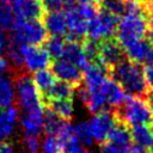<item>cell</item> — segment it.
Here are the masks:
<instances>
[{
    "label": "cell",
    "instance_id": "obj_36",
    "mask_svg": "<svg viewBox=\"0 0 153 153\" xmlns=\"http://www.w3.org/2000/svg\"><path fill=\"white\" fill-rule=\"evenodd\" d=\"M5 45H6V37H5V35H4L2 29L0 27V57H1V54H2V51H4Z\"/></svg>",
    "mask_w": 153,
    "mask_h": 153
},
{
    "label": "cell",
    "instance_id": "obj_23",
    "mask_svg": "<svg viewBox=\"0 0 153 153\" xmlns=\"http://www.w3.org/2000/svg\"><path fill=\"white\" fill-rule=\"evenodd\" d=\"M14 12L7 0H0V27L10 30L16 22Z\"/></svg>",
    "mask_w": 153,
    "mask_h": 153
},
{
    "label": "cell",
    "instance_id": "obj_40",
    "mask_svg": "<svg viewBox=\"0 0 153 153\" xmlns=\"http://www.w3.org/2000/svg\"><path fill=\"white\" fill-rule=\"evenodd\" d=\"M126 1H137V2H145L146 0H126Z\"/></svg>",
    "mask_w": 153,
    "mask_h": 153
},
{
    "label": "cell",
    "instance_id": "obj_12",
    "mask_svg": "<svg viewBox=\"0 0 153 153\" xmlns=\"http://www.w3.org/2000/svg\"><path fill=\"white\" fill-rule=\"evenodd\" d=\"M108 141L111 142L112 145H115L116 147L121 148L122 151H126L133 143L131 128L117 117L116 124L112 128V130H111V133L109 135Z\"/></svg>",
    "mask_w": 153,
    "mask_h": 153
},
{
    "label": "cell",
    "instance_id": "obj_2",
    "mask_svg": "<svg viewBox=\"0 0 153 153\" xmlns=\"http://www.w3.org/2000/svg\"><path fill=\"white\" fill-rule=\"evenodd\" d=\"M110 78L121 86L128 97L145 99L149 91L145 80L142 66L128 59L110 69Z\"/></svg>",
    "mask_w": 153,
    "mask_h": 153
},
{
    "label": "cell",
    "instance_id": "obj_16",
    "mask_svg": "<svg viewBox=\"0 0 153 153\" xmlns=\"http://www.w3.org/2000/svg\"><path fill=\"white\" fill-rule=\"evenodd\" d=\"M32 80L35 82V86H36L38 93H39L41 100H43L47 97L49 91L53 88V86L57 81L56 76L49 69H42V71L36 72L32 76Z\"/></svg>",
    "mask_w": 153,
    "mask_h": 153
},
{
    "label": "cell",
    "instance_id": "obj_35",
    "mask_svg": "<svg viewBox=\"0 0 153 153\" xmlns=\"http://www.w3.org/2000/svg\"><path fill=\"white\" fill-rule=\"evenodd\" d=\"M145 62H146V66H153V43H152V42H151L149 49H148V51H147Z\"/></svg>",
    "mask_w": 153,
    "mask_h": 153
},
{
    "label": "cell",
    "instance_id": "obj_32",
    "mask_svg": "<svg viewBox=\"0 0 153 153\" xmlns=\"http://www.w3.org/2000/svg\"><path fill=\"white\" fill-rule=\"evenodd\" d=\"M143 75L148 90H153V66H146L143 68Z\"/></svg>",
    "mask_w": 153,
    "mask_h": 153
},
{
    "label": "cell",
    "instance_id": "obj_15",
    "mask_svg": "<svg viewBox=\"0 0 153 153\" xmlns=\"http://www.w3.org/2000/svg\"><path fill=\"white\" fill-rule=\"evenodd\" d=\"M43 25L51 36L62 37L67 35V23L63 12H49L43 17Z\"/></svg>",
    "mask_w": 153,
    "mask_h": 153
},
{
    "label": "cell",
    "instance_id": "obj_9",
    "mask_svg": "<svg viewBox=\"0 0 153 153\" xmlns=\"http://www.w3.org/2000/svg\"><path fill=\"white\" fill-rule=\"evenodd\" d=\"M50 66H51V72L57 80L67 82L72 85L74 88L79 87L82 84V80H84L82 71L78 68L75 65L63 59H57V60H54L50 63Z\"/></svg>",
    "mask_w": 153,
    "mask_h": 153
},
{
    "label": "cell",
    "instance_id": "obj_11",
    "mask_svg": "<svg viewBox=\"0 0 153 153\" xmlns=\"http://www.w3.org/2000/svg\"><path fill=\"white\" fill-rule=\"evenodd\" d=\"M23 60L24 67L27 72H38L42 69H47V67L51 63L50 56L44 48L39 47H23Z\"/></svg>",
    "mask_w": 153,
    "mask_h": 153
},
{
    "label": "cell",
    "instance_id": "obj_19",
    "mask_svg": "<svg viewBox=\"0 0 153 153\" xmlns=\"http://www.w3.org/2000/svg\"><path fill=\"white\" fill-rule=\"evenodd\" d=\"M131 136H133V142H135L136 145L143 148H148L153 141V124L133 127Z\"/></svg>",
    "mask_w": 153,
    "mask_h": 153
},
{
    "label": "cell",
    "instance_id": "obj_33",
    "mask_svg": "<svg viewBox=\"0 0 153 153\" xmlns=\"http://www.w3.org/2000/svg\"><path fill=\"white\" fill-rule=\"evenodd\" d=\"M147 23H148V35H147V38L149 39V42L153 43V10L148 14Z\"/></svg>",
    "mask_w": 153,
    "mask_h": 153
},
{
    "label": "cell",
    "instance_id": "obj_34",
    "mask_svg": "<svg viewBox=\"0 0 153 153\" xmlns=\"http://www.w3.org/2000/svg\"><path fill=\"white\" fill-rule=\"evenodd\" d=\"M124 153H147V151H146V148H143V147H141V146H139L136 143H131L124 151Z\"/></svg>",
    "mask_w": 153,
    "mask_h": 153
},
{
    "label": "cell",
    "instance_id": "obj_6",
    "mask_svg": "<svg viewBox=\"0 0 153 153\" xmlns=\"http://www.w3.org/2000/svg\"><path fill=\"white\" fill-rule=\"evenodd\" d=\"M120 18L99 10L97 16L88 23L87 37L93 41H102L105 38L115 37L118 27Z\"/></svg>",
    "mask_w": 153,
    "mask_h": 153
},
{
    "label": "cell",
    "instance_id": "obj_27",
    "mask_svg": "<svg viewBox=\"0 0 153 153\" xmlns=\"http://www.w3.org/2000/svg\"><path fill=\"white\" fill-rule=\"evenodd\" d=\"M62 153H90L87 149L80 147L79 142H78V139L75 137V135L69 139L65 145H63V148H62Z\"/></svg>",
    "mask_w": 153,
    "mask_h": 153
},
{
    "label": "cell",
    "instance_id": "obj_29",
    "mask_svg": "<svg viewBox=\"0 0 153 153\" xmlns=\"http://www.w3.org/2000/svg\"><path fill=\"white\" fill-rule=\"evenodd\" d=\"M41 4L45 13L61 12V10L65 7V0H41Z\"/></svg>",
    "mask_w": 153,
    "mask_h": 153
},
{
    "label": "cell",
    "instance_id": "obj_20",
    "mask_svg": "<svg viewBox=\"0 0 153 153\" xmlns=\"http://www.w3.org/2000/svg\"><path fill=\"white\" fill-rule=\"evenodd\" d=\"M14 100V90L10 78L0 74V109H7L12 106Z\"/></svg>",
    "mask_w": 153,
    "mask_h": 153
},
{
    "label": "cell",
    "instance_id": "obj_25",
    "mask_svg": "<svg viewBox=\"0 0 153 153\" xmlns=\"http://www.w3.org/2000/svg\"><path fill=\"white\" fill-rule=\"evenodd\" d=\"M62 143L54 136L47 135L42 143L43 153H62Z\"/></svg>",
    "mask_w": 153,
    "mask_h": 153
},
{
    "label": "cell",
    "instance_id": "obj_5",
    "mask_svg": "<svg viewBox=\"0 0 153 153\" xmlns=\"http://www.w3.org/2000/svg\"><path fill=\"white\" fill-rule=\"evenodd\" d=\"M114 111L116 116L130 128L143 124H153V111L145 99L127 97L124 104Z\"/></svg>",
    "mask_w": 153,
    "mask_h": 153
},
{
    "label": "cell",
    "instance_id": "obj_22",
    "mask_svg": "<svg viewBox=\"0 0 153 153\" xmlns=\"http://www.w3.org/2000/svg\"><path fill=\"white\" fill-rule=\"evenodd\" d=\"M98 8L118 18L121 16L123 17L127 13L126 0H100L98 4Z\"/></svg>",
    "mask_w": 153,
    "mask_h": 153
},
{
    "label": "cell",
    "instance_id": "obj_17",
    "mask_svg": "<svg viewBox=\"0 0 153 153\" xmlns=\"http://www.w3.org/2000/svg\"><path fill=\"white\" fill-rule=\"evenodd\" d=\"M44 108L50 109L55 115L65 121H71L73 116V99H54L44 104Z\"/></svg>",
    "mask_w": 153,
    "mask_h": 153
},
{
    "label": "cell",
    "instance_id": "obj_38",
    "mask_svg": "<svg viewBox=\"0 0 153 153\" xmlns=\"http://www.w3.org/2000/svg\"><path fill=\"white\" fill-rule=\"evenodd\" d=\"M76 1L80 2V4H93L98 7V4H99L100 0H76Z\"/></svg>",
    "mask_w": 153,
    "mask_h": 153
},
{
    "label": "cell",
    "instance_id": "obj_13",
    "mask_svg": "<svg viewBox=\"0 0 153 153\" xmlns=\"http://www.w3.org/2000/svg\"><path fill=\"white\" fill-rule=\"evenodd\" d=\"M61 59L75 65L81 71H85L86 67L88 66V61L86 59V55H85V51L82 48V43H79V42L66 41Z\"/></svg>",
    "mask_w": 153,
    "mask_h": 153
},
{
    "label": "cell",
    "instance_id": "obj_28",
    "mask_svg": "<svg viewBox=\"0 0 153 153\" xmlns=\"http://www.w3.org/2000/svg\"><path fill=\"white\" fill-rule=\"evenodd\" d=\"M12 128H13V124L7 120L5 112L0 111V141H2L4 139L11 135Z\"/></svg>",
    "mask_w": 153,
    "mask_h": 153
},
{
    "label": "cell",
    "instance_id": "obj_4",
    "mask_svg": "<svg viewBox=\"0 0 153 153\" xmlns=\"http://www.w3.org/2000/svg\"><path fill=\"white\" fill-rule=\"evenodd\" d=\"M148 23L143 13H126L118 23L116 39L123 47L147 38Z\"/></svg>",
    "mask_w": 153,
    "mask_h": 153
},
{
    "label": "cell",
    "instance_id": "obj_7",
    "mask_svg": "<svg viewBox=\"0 0 153 153\" xmlns=\"http://www.w3.org/2000/svg\"><path fill=\"white\" fill-rule=\"evenodd\" d=\"M127 56L124 54V50L122 45L118 43L116 37L105 38L102 41H98V59L97 65H100L105 67L109 73L112 67H115L117 63L126 60Z\"/></svg>",
    "mask_w": 153,
    "mask_h": 153
},
{
    "label": "cell",
    "instance_id": "obj_18",
    "mask_svg": "<svg viewBox=\"0 0 153 153\" xmlns=\"http://www.w3.org/2000/svg\"><path fill=\"white\" fill-rule=\"evenodd\" d=\"M74 87L67 82L60 81L57 80L56 84L53 86V88L49 91V93L47 94V97L42 100L43 105L49 102V100H54V99H73V94H74Z\"/></svg>",
    "mask_w": 153,
    "mask_h": 153
},
{
    "label": "cell",
    "instance_id": "obj_26",
    "mask_svg": "<svg viewBox=\"0 0 153 153\" xmlns=\"http://www.w3.org/2000/svg\"><path fill=\"white\" fill-rule=\"evenodd\" d=\"M20 123H22V127H23L24 133H25V135H26V136L38 137V135H39L41 130L43 129V127H42V126H39V124H37V123L32 122V121H31L30 118H27L26 116L22 117Z\"/></svg>",
    "mask_w": 153,
    "mask_h": 153
},
{
    "label": "cell",
    "instance_id": "obj_30",
    "mask_svg": "<svg viewBox=\"0 0 153 153\" xmlns=\"http://www.w3.org/2000/svg\"><path fill=\"white\" fill-rule=\"evenodd\" d=\"M25 145L27 147V151L30 153H39V145H38V140L37 137H32V136H26L25 135Z\"/></svg>",
    "mask_w": 153,
    "mask_h": 153
},
{
    "label": "cell",
    "instance_id": "obj_24",
    "mask_svg": "<svg viewBox=\"0 0 153 153\" xmlns=\"http://www.w3.org/2000/svg\"><path fill=\"white\" fill-rule=\"evenodd\" d=\"M74 135L78 141L80 140L85 145H92L93 142V134L88 122H79L74 127Z\"/></svg>",
    "mask_w": 153,
    "mask_h": 153
},
{
    "label": "cell",
    "instance_id": "obj_3",
    "mask_svg": "<svg viewBox=\"0 0 153 153\" xmlns=\"http://www.w3.org/2000/svg\"><path fill=\"white\" fill-rule=\"evenodd\" d=\"M8 31V41L23 47H39L48 38V32L42 20H23L17 18Z\"/></svg>",
    "mask_w": 153,
    "mask_h": 153
},
{
    "label": "cell",
    "instance_id": "obj_31",
    "mask_svg": "<svg viewBox=\"0 0 153 153\" xmlns=\"http://www.w3.org/2000/svg\"><path fill=\"white\" fill-rule=\"evenodd\" d=\"M100 151H102V153H124V151L116 147L115 145H112L109 141L100 143Z\"/></svg>",
    "mask_w": 153,
    "mask_h": 153
},
{
    "label": "cell",
    "instance_id": "obj_37",
    "mask_svg": "<svg viewBox=\"0 0 153 153\" xmlns=\"http://www.w3.org/2000/svg\"><path fill=\"white\" fill-rule=\"evenodd\" d=\"M145 100H146V103L148 104V106H149V108L152 109V111H153V90H149V91H148V93H147Z\"/></svg>",
    "mask_w": 153,
    "mask_h": 153
},
{
    "label": "cell",
    "instance_id": "obj_8",
    "mask_svg": "<svg viewBox=\"0 0 153 153\" xmlns=\"http://www.w3.org/2000/svg\"><path fill=\"white\" fill-rule=\"evenodd\" d=\"M116 121H117V116L115 111L110 109H104L98 114L93 115L90 123L93 139H96L99 143L106 142L112 128L116 124Z\"/></svg>",
    "mask_w": 153,
    "mask_h": 153
},
{
    "label": "cell",
    "instance_id": "obj_39",
    "mask_svg": "<svg viewBox=\"0 0 153 153\" xmlns=\"http://www.w3.org/2000/svg\"><path fill=\"white\" fill-rule=\"evenodd\" d=\"M147 153H153V141H152V143L149 145V147H148V151H147Z\"/></svg>",
    "mask_w": 153,
    "mask_h": 153
},
{
    "label": "cell",
    "instance_id": "obj_14",
    "mask_svg": "<svg viewBox=\"0 0 153 153\" xmlns=\"http://www.w3.org/2000/svg\"><path fill=\"white\" fill-rule=\"evenodd\" d=\"M103 91H104L105 102L110 106V110L120 109L124 104V102L128 97L124 93V91L121 88V86L117 82H115L111 78L106 79L104 87H103Z\"/></svg>",
    "mask_w": 153,
    "mask_h": 153
},
{
    "label": "cell",
    "instance_id": "obj_10",
    "mask_svg": "<svg viewBox=\"0 0 153 153\" xmlns=\"http://www.w3.org/2000/svg\"><path fill=\"white\" fill-rule=\"evenodd\" d=\"M16 18L23 20H41L45 12L41 0H7Z\"/></svg>",
    "mask_w": 153,
    "mask_h": 153
},
{
    "label": "cell",
    "instance_id": "obj_1",
    "mask_svg": "<svg viewBox=\"0 0 153 153\" xmlns=\"http://www.w3.org/2000/svg\"><path fill=\"white\" fill-rule=\"evenodd\" d=\"M12 81L16 86V93L18 104L24 111H26V117L32 122L43 127V115L44 105L41 100L39 93L35 86L32 76L27 71L11 74Z\"/></svg>",
    "mask_w": 153,
    "mask_h": 153
},
{
    "label": "cell",
    "instance_id": "obj_21",
    "mask_svg": "<svg viewBox=\"0 0 153 153\" xmlns=\"http://www.w3.org/2000/svg\"><path fill=\"white\" fill-rule=\"evenodd\" d=\"M43 44H44V49L49 54L50 59L57 60V59H61V56H62L63 48H65V44H66V39H63L62 37L50 36V37L47 38V41Z\"/></svg>",
    "mask_w": 153,
    "mask_h": 153
}]
</instances>
